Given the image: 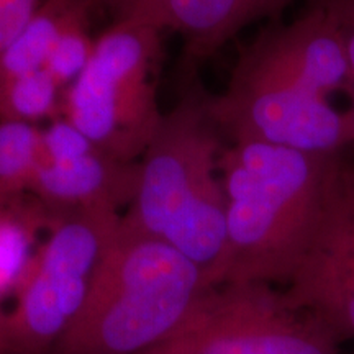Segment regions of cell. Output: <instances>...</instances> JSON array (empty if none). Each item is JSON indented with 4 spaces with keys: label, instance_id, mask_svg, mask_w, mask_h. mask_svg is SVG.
<instances>
[{
    "label": "cell",
    "instance_id": "obj_21",
    "mask_svg": "<svg viewBox=\"0 0 354 354\" xmlns=\"http://www.w3.org/2000/svg\"><path fill=\"white\" fill-rule=\"evenodd\" d=\"M0 354H3V351H2V344H0Z\"/></svg>",
    "mask_w": 354,
    "mask_h": 354
},
{
    "label": "cell",
    "instance_id": "obj_17",
    "mask_svg": "<svg viewBox=\"0 0 354 354\" xmlns=\"http://www.w3.org/2000/svg\"><path fill=\"white\" fill-rule=\"evenodd\" d=\"M44 0H0V53L33 19Z\"/></svg>",
    "mask_w": 354,
    "mask_h": 354
},
{
    "label": "cell",
    "instance_id": "obj_12",
    "mask_svg": "<svg viewBox=\"0 0 354 354\" xmlns=\"http://www.w3.org/2000/svg\"><path fill=\"white\" fill-rule=\"evenodd\" d=\"M84 0H44L32 20L0 53V84L46 68L61 30Z\"/></svg>",
    "mask_w": 354,
    "mask_h": 354
},
{
    "label": "cell",
    "instance_id": "obj_18",
    "mask_svg": "<svg viewBox=\"0 0 354 354\" xmlns=\"http://www.w3.org/2000/svg\"><path fill=\"white\" fill-rule=\"evenodd\" d=\"M120 19H143L156 24V0H107ZM159 26V25H158ZM161 28V26H159ZM162 30V28H161Z\"/></svg>",
    "mask_w": 354,
    "mask_h": 354
},
{
    "label": "cell",
    "instance_id": "obj_13",
    "mask_svg": "<svg viewBox=\"0 0 354 354\" xmlns=\"http://www.w3.org/2000/svg\"><path fill=\"white\" fill-rule=\"evenodd\" d=\"M41 162V128L0 120V196H24Z\"/></svg>",
    "mask_w": 354,
    "mask_h": 354
},
{
    "label": "cell",
    "instance_id": "obj_9",
    "mask_svg": "<svg viewBox=\"0 0 354 354\" xmlns=\"http://www.w3.org/2000/svg\"><path fill=\"white\" fill-rule=\"evenodd\" d=\"M138 162H122L99 148L66 162H39L28 194L53 215L74 210L120 212L133 201Z\"/></svg>",
    "mask_w": 354,
    "mask_h": 354
},
{
    "label": "cell",
    "instance_id": "obj_5",
    "mask_svg": "<svg viewBox=\"0 0 354 354\" xmlns=\"http://www.w3.org/2000/svg\"><path fill=\"white\" fill-rule=\"evenodd\" d=\"M162 30L143 19H120L95 38L82 74L63 92V115L100 151L138 162L165 113L154 84Z\"/></svg>",
    "mask_w": 354,
    "mask_h": 354
},
{
    "label": "cell",
    "instance_id": "obj_1",
    "mask_svg": "<svg viewBox=\"0 0 354 354\" xmlns=\"http://www.w3.org/2000/svg\"><path fill=\"white\" fill-rule=\"evenodd\" d=\"M348 24L307 7L292 21L266 25L238 53L223 91L205 95L221 136L317 154L354 145L351 109L339 112L331 102L344 88L353 94Z\"/></svg>",
    "mask_w": 354,
    "mask_h": 354
},
{
    "label": "cell",
    "instance_id": "obj_15",
    "mask_svg": "<svg viewBox=\"0 0 354 354\" xmlns=\"http://www.w3.org/2000/svg\"><path fill=\"white\" fill-rule=\"evenodd\" d=\"M95 39L87 30V0L74 10L48 57L46 69L63 92L81 76L94 53Z\"/></svg>",
    "mask_w": 354,
    "mask_h": 354
},
{
    "label": "cell",
    "instance_id": "obj_6",
    "mask_svg": "<svg viewBox=\"0 0 354 354\" xmlns=\"http://www.w3.org/2000/svg\"><path fill=\"white\" fill-rule=\"evenodd\" d=\"M120 221L109 209L56 215L0 323L3 354H51L81 315Z\"/></svg>",
    "mask_w": 354,
    "mask_h": 354
},
{
    "label": "cell",
    "instance_id": "obj_16",
    "mask_svg": "<svg viewBox=\"0 0 354 354\" xmlns=\"http://www.w3.org/2000/svg\"><path fill=\"white\" fill-rule=\"evenodd\" d=\"M97 146L64 115L41 130V162H66L92 153Z\"/></svg>",
    "mask_w": 354,
    "mask_h": 354
},
{
    "label": "cell",
    "instance_id": "obj_8",
    "mask_svg": "<svg viewBox=\"0 0 354 354\" xmlns=\"http://www.w3.org/2000/svg\"><path fill=\"white\" fill-rule=\"evenodd\" d=\"M282 290L339 342L354 339V161L343 153L335 158L317 225Z\"/></svg>",
    "mask_w": 354,
    "mask_h": 354
},
{
    "label": "cell",
    "instance_id": "obj_7",
    "mask_svg": "<svg viewBox=\"0 0 354 354\" xmlns=\"http://www.w3.org/2000/svg\"><path fill=\"white\" fill-rule=\"evenodd\" d=\"M339 343L282 289L227 282L207 289L185 320L145 354H338Z\"/></svg>",
    "mask_w": 354,
    "mask_h": 354
},
{
    "label": "cell",
    "instance_id": "obj_19",
    "mask_svg": "<svg viewBox=\"0 0 354 354\" xmlns=\"http://www.w3.org/2000/svg\"><path fill=\"white\" fill-rule=\"evenodd\" d=\"M307 7H318L342 15L346 21L354 20V0H305Z\"/></svg>",
    "mask_w": 354,
    "mask_h": 354
},
{
    "label": "cell",
    "instance_id": "obj_3",
    "mask_svg": "<svg viewBox=\"0 0 354 354\" xmlns=\"http://www.w3.org/2000/svg\"><path fill=\"white\" fill-rule=\"evenodd\" d=\"M223 136L205 95H190L165 113L138 161L135 196L123 221L192 261L216 284L227 250V197L220 176Z\"/></svg>",
    "mask_w": 354,
    "mask_h": 354
},
{
    "label": "cell",
    "instance_id": "obj_2",
    "mask_svg": "<svg viewBox=\"0 0 354 354\" xmlns=\"http://www.w3.org/2000/svg\"><path fill=\"white\" fill-rule=\"evenodd\" d=\"M336 156L258 141L225 145L227 250L215 286L289 282L317 225Z\"/></svg>",
    "mask_w": 354,
    "mask_h": 354
},
{
    "label": "cell",
    "instance_id": "obj_4",
    "mask_svg": "<svg viewBox=\"0 0 354 354\" xmlns=\"http://www.w3.org/2000/svg\"><path fill=\"white\" fill-rule=\"evenodd\" d=\"M210 289L192 261L120 221L73 328L51 354H145Z\"/></svg>",
    "mask_w": 354,
    "mask_h": 354
},
{
    "label": "cell",
    "instance_id": "obj_20",
    "mask_svg": "<svg viewBox=\"0 0 354 354\" xmlns=\"http://www.w3.org/2000/svg\"><path fill=\"white\" fill-rule=\"evenodd\" d=\"M346 50H348L349 68H351V76H353V105H351V113H353V122H354V20H351L348 24Z\"/></svg>",
    "mask_w": 354,
    "mask_h": 354
},
{
    "label": "cell",
    "instance_id": "obj_10",
    "mask_svg": "<svg viewBox=\"0 0 354 354\" xmlns=\"http://www.w3.org/2000/svg\"><path fill=\"white\" fill-rule=\"evenodd\" d=\"M295 0H156V24L180 35L190 66L216 55L248 26L277 21Z\"/></svg>",
    "mask_w": 354,
    "mask_h": 354
},
{
    "label": "cell",
    "instance_id": "obj_14",
    "mask_svg": "<svg viewBox=\"0 0 354 354\" xmlns=\"http://www.w3.org/2000/svg\"><path fill=\"white\" fill-rule=\"evenodd\" d=\"M63 115V88L46 69L0 84V120L37 123Z\"/></svg>",
    "mask_w": 354,
    "mask_h": 354
},
{
    "label": "cell",
    "instance_id": "obj_11",
    "mask_svg": "<svg viewBox=\"0 0 354 354\" xmlns=\"http://www.w3.org/2000/svg\"><path fill=\"white\" fill-rule=\"evenodd\" d=\"M55 218L35 197L0 196V323Z\"/></svg>",
    "mask_w": 354,
    "mask_h": 354
}]
</instances>
